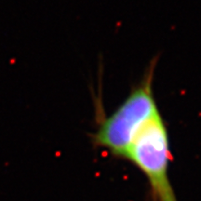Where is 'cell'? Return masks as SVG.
Returning <instances> with one entry per match:
<instances>
[{
    "label": "cell",
    "instance_id": "cell-1",
    "mask_svg": "<svg viewBox=\"0 0 201 201\" xmlns=\"http://www.w3.org/2000/svg\"><path fill=\"white\" fill-rule=\"evenodd\" d=\"M156 60L154 59L141 80L108 116L99 121L93 143L117 157H127L129 145L140 128L159 112L153 90Z\"/></svg>",
    "mask_w": 201,
    "mask_h": 201
},
{
    "label": "cell",
    "instance_id": "cell-2",
    "mask_svg": "<svg viewBox=\"0 0 201 201\" xmlns=\"http://www.w3.org/2000/svg\"><path fill=\"white\" fill-rule=\"evenodd\" d=\"M170 155L168 128L158 112L136 133L126 157L147 176L156 201H177L168 176Z\"/></svg>",
    "mask_w": 201,
    "mask_h": 201
}]
</instances>
